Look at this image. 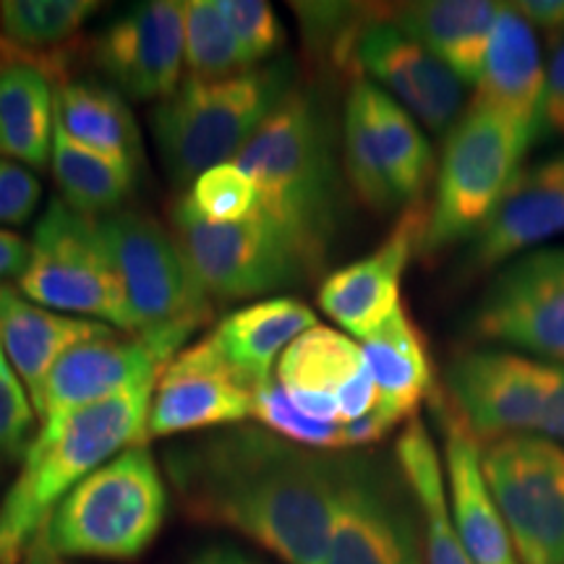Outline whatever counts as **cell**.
Segmentation results:
<instances>
[{
	"label": "cell",
	"mask_w": 564,
	"mask_h": 564,
	"mask_svg": "<svg viewBox=\"0 0 564 564\" xmlns=\"http://www.w3.org/2000/svg\"><path fill=\"white\" fill-rule=\"evenodd\" d=\"M178 505L196 523L243 535L282 564H324L340 457L262 426H230L162 455Z\"/></svg>",
	"instance_id": "6da1fadb"
},
{
	"label": "cell",
	"mask_w": 564,
	"mask_h": 564,
	"mask_svg": "<svg viewBox=\"0 0 564 564\" xmlns=\"http://www.w3.org/2000/svg\"><path fill=\"white\" fill-rule=\"evenodd\" d=\"M232 162L257 186V209L299 251L308 274L319 272L340 228L335 133L322 97L293 87Z\"/></svg>",
	"instance_id": "7a4b0ae2"
},
{
	"label": "cell",
	"mask_w": 564,
	"mask_h": 564,
	"mask_svg": "<svg viewBox=\"0 0 564 564\" xmlns=\"http://www.w3.org/2000/svg\"><path fill=\"white\" fill-rule=\"evenodd\" d=\"M160 377L40 426L11 489L0 499V564H19L51 512L84 478L133 444H147V415Z\"/></svg>",
	"instance_id": "3957f363"
},
{
	"label": "cell",
	"mask_w": 564,
	"mask_h": 564,
	"mask_svg": "<svg viewBox=\"0 0 564 564\" xmlns=\"http://www.w3.org/2000/svg\"><path fill=\"white\" fill-rule=\"evenodd\" d=\"M293 84V63L272 61L228 79H183L152 110V131L173 183H194L232 162L262 129Z\"/></svg>",
	"instance_id": "277c9868"
},
{
	"label": "cell",
	"mask_w": 564,
	"mask_h": 564,
	"mask_svg": "<svg viewBox=\"0 0 564 564\" xmlns=\"http://www.w3.org/2000/svg\"><path fill=\"white\" fill-rule=\"evenodd\" d=\"M167 486L147 444H133L84 478L37 533L66 560L131 562L165 525Z\"/></svg>",
	"instance_id": "5b68a950"
},
{
	"label": "cell",
	"mask_w": 564,
	"mask_h": 564,
	"mask_svg": "<svg viewBox=\"0 0 564 564\" xmlns=\"http://www.w3.org/2000/svg\"><path fill=\"white\" fill-rule=\"evenodd\" d=\"M531 144L533 139L510 118L470 102L444 137L421 251L440 253L455 243L474 241L520 173Z\"/></svg>",
	"instance_id": "8992f818"
},
{
	"label": "cell",
	"mask_w": 564,
	"mask_h": 564,
	"mask_svg": "<svg viewBox=\"0 0 564 564\" xmlns=\"http://www.w3.org/2000/svg\"><path fill=\"white\" fill-rule=\"evenodd\" d=\"M19 291L37 306L133 333L123 282L105 243L100 220L53 199L34 225Z\"/></svg>",
	"instance_id": "52a82bcc"
},
{
	"label": "cell",
	"mask_w": 564,
	"mask_h": 564,
	"mask_svg": "<svg viewBox=\"0 0 564 564\" xmlns=\"http://www.w3.org/2000/svg\"><path fill=\"white\" fill-rule=\"evenodd\" d=\"M105 243L123 282L133 335L178 352L212 314V299L171 230L150 215L121 209L100 220Z\"/></svg>",
	"instance_id": "ba28073f"
},
{
	"label": "cell",
	"mask_w": 564,
	"mask_h": 564,
	"mask_svg": "<svg viewBox=\"0 0 564 564\" xmlns=\"http://www.w3.org/2000/svg\"><path fill=\"white\" fill-rule=\"evenodd\" d=\"M171 232L212 301L257 299L312 278L299 251L259 209L241 223H207L178 199Z\"/></svg>",
	"instance_id": "9c48e42d"
},
{
	"label": "cell",
	"mask_w": 564,
	"mask_h": 564,
	"mask_svg": "<svg viewBox=\"0 0 564 564\" xmlns=\"http://www.w3.org/2000/svg\"><path fill=\"white\" fill-rule=\"evenodd\" d=\"M486 484L523 564H564V447L535 434L481 449Z\"/></svg>",
	"instance_id": "30bf717a"
},
{
	"label": "cell",
	"mask_w": 564,
	"mask_h": 564,
	"mask_svg": "<svg viewBox=\"0 0 564 564\" xmlns=\"http://www.w3.org/2000/svg\"><path fill=\"white\" fill-rule=\"evenodd\" d=\"M324 564H426L419 512L403 476L364 455H340Z\"/></svg>",
	"instance_id": "8fae6325"
},
{
	"label": "cell",
	"mask_w": 564,
	"mask_h": 564,
	"mask_svg": "<svg viewBox=\"0 0 564 564\" xmlns=\"http://www.w3.org/2000/svg\"><path fill=\"white\" fill-rule=\"evenodd\" d=\"M470 333L507 350L564 364V246L499 267L478 301Z\"/></svg>",
	"instance_id": "7c38bea8"
},
{
	"label": "cell",
	"mask_w": 564,
	"mask_h": 564,
	"mask_svg": "<svg viewBox=\"0 0 564 564\" xmlns=\"http://www.w3.org/2000/svg\"><path fill=\"white\" fill-rule=\"evenodd\" d=\"M444 387L457 421L491 444L539 432L549 366L514 350H465L449 361Z\"/></svg>",
	"instance_id": "4fadbf2b"
},
{
	"label": "cell",
	"mask_w": 564,
	"mask_h": 564,
	"mask_svg": "<svg viewBox=\"0 0 564 564\" xmlns=\"http://www.w3.org/2000/svg\"><path fill=\"white\" fill-rule=\"evenodd\" d=\"M91 63L118 95L165 100L181 87L186 63V6L150 0L110 21L91 40Z\"/></svg>",
	"instance_id": "5bb4252c"
},
{
	"label": "cell",
	"mask_w": 564,
	"mask_h": 564,
	"mask_svg": "<svg viewBox=\"0 0 564 564\" xmlns=\"http://www.w3.org/2000/svg\"><path fill=\"white\" fill-rule=\"evenodd\" d=\"M350 68L371 76L432 133L447 137L460 121L465 84L426 47L400 30L390 11H373L352 42Z\"/></svg>",
	"instance_id": "9a60e30c"
},
{
	"label": "cell",
	"mask_w": 564,
	"mask_h": 564,
	"mask_svg": "<svg viewBox=\"0 0 564 564\" xmlns=\"http://www.w3.org/2000/svg\"><path fill=\"white\" fill-rule=\"evenodd\" d=\"M251 408L253 390L207 335L165 364L152 394L144 440L238 426L251 419Z\"/></svg>",
	"instance_id": "2e32d148"
},
{
	"label": "cell",
	"mask_w": 564,
	"mask_h": 564,
	"mask_svg": "<svg viewBox=\"0 0 564 564\" xmlns=\"http://www.w3.org/2000/svg\"><path fill=\"white\" fill-rule=\"evenodd\" d=\"M423 230H426L423 204L405 207L379 249L324 278L319 306L329 319L340 324L345 335L366 340L403 306L400 303L403 274L413 253L421 251Z\"/></svg>",
	"instance_id": "e0dca14e"
},
{
	"label": "cell",
	"mask_w": 564,
	"mask_h": 564,
	"mask_svg": "<svg viewBox=\"0 0 564 564\" xmlns=\"http://www.w3.org/2000/svg\"><path fill=\"white\" fill-rule=\"evenodd\" d=\"M173 356L171 345L147 335H110L76 345L53 366L42 387L40 403L34 408L40 426L58 423L82 408L108 400L139 379L160 377Z\"/></svg>",
	"instance_id": "ac0fdd59"
},
{
	"label": "cell",
	"mask_w": 564,
	"mask_h": 564,
	"mask_svg": "<svg viewBox=\"0 0 564 564\" xmlns=\"http://www.w3.org/2000/svg\"><path fill=\"white\" fill-rule=\"evenodd\" d=\"M564 236V152L514 175L497 209L470 241L465 267L486 272Z\"/></svg>",
	"instance_id": "d6986e66"
},
{
	"label": "cell",
	"mask_w": 564,
	"mask_h": 564,
	"mask_svg": "<svg viewBox=\"0 0 564 564\" xmlns=\"http://www.w3.org/2000/svg\"><path fill=\"white\" fill-rule=\"evenodd\" d=\"M546 66L541 58L535 30L514 9L499 6L481 79L476 84V105L510 118L533 141L541 137V102H544Z\"/></svg>",
	"instance_id": "ffe728a7"
},
{
	"label": "cell",
	"mask_w": 564,
	"mask_h": 564,
	"mask_svg": "<svg viewBox=\"0 0 564 564\" xmlns=\"http://www.w3.org/2000/svg\"><path fill=\"white\" fill-rule=\"evenodd\" d=\"M442 434L449 510L465 552L474 564H523L514 552L497 499L486 484L481 442L457 421L453 411L442 413Z\"/></svg>",
	"instance_id": "44dd1931"
},
{
	"label": "cell",
	"mask_w": 564,
	"mask_h": 564,
	"mask_svg": "<svg viewBox=\"0 0 564 564\" xmlns=\"http://www.w3.org/2000/svg\"><path fill=\"white\" fill-rule=\"evenodd\" d=\"M110 335H116V329L108 324L51 312L17 288L0 285V345L30 392L34 408L53 366L70 348Z\"/></svg>",
	"instance_id": "7402d4cb"
},
{
	"label": "cell",
	"mask_w": 564,
	"mask_h": 564,
	"mask_svg": "<svg viewBox=\"0 0 564 564\" xmlns=\"http://www.w3.org/2000/svg\"><path fill=\"white\" fill-rule=\"evenodd\" d=\"M499 6L489 0H423L394 6L390 19L440 58L465 87H476Z\"/></svg>",
	"instance_id": "603a6c76"
},
{
	"label": "cell",
	"mask_w": 564,
	"mask_h": 564,
	"mask_svg": "<svg viewBox=\"0 0 564 564\" xmlns=\"http://www.w3.org/2000/svg\"><path fill=\"white\" fill-rule=\"evenodd\" d=\"M312 327H316V314L303 301L267 299L225 316L209 337L232 371L257 392L272 379V366L288 345Z\"/></svg>",
	"instance_id": "cb8c5ba5"
},
{
	"label": "cell",
	"mask_w": 564,
	"mask_h": 564,
	"mask_svg": "<svg viewBox=\"0 0 564 564\" xmlns=\"http://www.w3.org/2000/svg\"><path fill=\"white\" fill-rule=\"evenodd\" d=\"M398 470L411 491L419 512L423 562L426 564H474L457 535L449 510L447 478L432 434L421 419H411L394 444Z\"/></svg>",
	"instance_id": "d4e9b609"
},
{
	"label": "cell",
	"mask_w": 564,
	"mask_h": 564,
	"mask_svg": "<svg viewBox=\"0 0 564 564\" xmlns=\"http://www.w3.org/2000/svg\"><path fill=\"white\" fill-rule=\"evenodd\" d=\"M366 366L377 387V411L398 423L411 421L432 392L434 369L426 340L405 306H400L371 337L361 340Z\"/></svg>",
	"instance_id": "484cf974"
},
{
	"label": "cell",
	"mask_w": 564,
	"mask_h": 564,
	"mask_svg": "<svg viewBox=\"0 0 564 564\" xmlns=\"http://www.w3.org/2000/svg\"><path fill=\"white\" fill-rule=\"evenodd\" d=\"M55 87L42 63L0 66V152L34 171H45L55 144Z\"/></svg>",
	"instance_id": "4316f807"
},
{
	"label": "cell",
	"mask_w": 564,
	"mask_h": 564,
	"mask_svg": "<svg viewBox=\"0 0 564 564\" xmlns=\"http://www.w3.org/2000/svg\"><path fill=\"white\" fill-rule=\"evenodd\" d=\"M58 129L89 150L139 162L141 137L123 95L100 82H66L55 89Z\"/></svg>",
	"instance_id": "83f0119b"
},
{
	"label": "cell",
	"mask_w": 564,
	"mask_h": 564,
	"mask_svg": "<svg viewBox=\"0 0 564 564\" xmlns=\"http://www.w3.org/2000/svg\"><path fill=\"white\" fill-rule=\"evenodd\" d=\"M366 110H369L373 133H377L379 152L390 173L392 188L400 204L415 207L423 204L429 181L434 175V152L415 118L403 105L394 102L384 89L369 79H356Z\"/></svg>",
	"instance_id": "f1b7e54d"
},
{
	"label": "cell",
	"mask_w": 564,
	"mask_h": 564,
	"mask_svg": "<svg viewBox=\"0 0 564 564\" xmlns=\"http://www.w3.org/2000/svg\"><path fill=\"white\" fill-rule=\"evenodd\" d=\"M51 162L61 199L95 220L100 215L108 217L121 212L137 186L139 162L110 158L76 144L61 129H55Z\"/></svg>",
	"instance_id": "f546056e"
},
{
	"label": "cell",
	"mask_w": 564,
	"mask_h": 564,
	"mask_svg": "<svg viewBox=\"0 0 564 564\" xmlns=\"http://www.w3.org/2000/svg\"><path fill=\"white\" fill-rule=\"evenodd\" d=\"M369 371L364 348L333 327H316L288 345L280 356L274 379L288 392L329 394L340 400L348 384Z\"/></svg>",
	"instance_id": "4dcf8cb0"
},
{
	"label": "cell",
	"mask_w": 564,
	"mask_h": 564,
	"mask_svg": "<svg viewBox=\"0 0 564 564\" xmlns=\"http://www.w3.org/2000/svg\"><path fill=\"white\" fill-rule=\"evenodd\" d=\"M343 165L350 188L371 212L387 215V212L400 207L390 173L384 167L382 152H379L369 110H366V102L356 82H352L348 91L343 116Z\"/></svg>",
	"instance_id": "1f68e13d"
},
{
	"label": "cell",
	"mask_w": 564,
	"mask_h": 564,
	"mask_svg": "<svg viewBox=\"0 0 564 564\" xmlns=\"http://www.w3.org/2000/svg\"><path fill=\"white\" fill-rule=\"evenodd\" d=\"M97 9L95 0H6L0 3V34L19 51H34L42 58L37 51L66 45Z\"/></svg>",
	"instance_id": "d6a6232c"
},
{
	"label": "cell",
	"mask_w": 564,
	"mask_h": 564,
	"mask_svg": "<svg viewBox=\"0 0 564 564\" xmlns=\"http://www.w3.org/2000/svg\"><path fill=\"white\" fill-rule=\"evenodd\" d=\"M186 66L192 79L215 82L253 68L217 0H188Z\"/></svg>",
	"instance_id": "836d02e7"
},
{
	"label": "cell",
	"mask_w": 564,
	"mask_h": 564,
	"mask_svg": "<svg viewBox=\"0 0 564 564\" xmlns=\"http://www.w3.org/2000/svg\"><path fill=\"white\" fill-rule=\"evenodd\" d=\"M251 419L262 423L267 432L314 453H340L343 449L340 423H324L303 413L278 379H270L253 392Z\"/></svg>",
	"instance_id": "e575fe53"
},
{
	"label": "cell",
	"mask_w": 564,
	"mask_h": 564,
	"mask_svg": "<svg viewBox=\"0 0 564 564\" xmlns=\"http://www.w3.org/2000/svg\"><path fill=\"white\" fill-rule=\"evenodd\" d=\"M183 199L207 223H241L259 207L257 186L236 162L202 173Z\"/></svg>",
	"instance_id": "d590c367"
},
{
	"label": "cell",
	"mask_w": 564,
	"mask_h": 564,
	"mask_svg": "<svg viewBox=\"0 0 564 564\" xmlns=\"http://www.w3.org/2000/svg\"><path fill=\"white\" fill-rule=\"evenodd\" d=\"M34 405L0 345V463L24 460L34 442Z\"/></svg>",
	"instance_id": "8d00e7d4"
},
{
	"label": "cell",
	"mask_w": 564,
	"mask_h": 564,
	"mask_svg": "<svg viewBox=\"0 0 564 564\" xmlns=\"http://www.w3.org/2000/svg\"><path fill=\"white\" fill-rule=\"evenodd\" d=\"M217 3L253 68L282 51L285 30L270 3H262V0H217Z\"/></svg>",
	"instance_id": "74e56055"
},
{
	"label": "cell",
	"mask_w": 564,
	"mask_h": 564,
	"mask_svg": "<svg viewBox=\"0 0 564 564\" xmlns=\"http://www.w3.org/2000/svg\"><path fill=\"white\" fill-rule=\"evenodd\" d=\"M42 186L30 167L0 160V225H24L37 209Z\"/></svg>",
	"instance_id": "f35d334b"
},
{
	"label": "cell",
	"mask_w": 564,
	"mask_h": 564,
	"mask_svg": "<svg viewBox=\"0 0 564 564\" xmlns=\"http://www.w3.org/2000/svg\"><path fill=\"white\" fill-rule=\"evenodd\" d=\"M541 133H554L564 139V34L552 40L544 102H541Z\"/></svg>",
	"instance_id": "ab89813d"
},
{
	"label": "cell",
	"mask_w": 564,
	"mask_h": 564,
	"mask_svg": "<svg viewBox=\"0 0 564 564\" xmlns=\"http://www.w3.org/2000/svg\"><path fill=\"white\" fill-rule=\"evenodd\" d=\"M549 366V387L546 403L541 413L539 436L564 444V364H546Z\"/></svg>",
	"instance_id": "60d3db41"
},
{
	"label": "cell",
	"mask_w": 564,
	"mask_h": 564,
	"mask_svg": "<svg viewBox=\"0 0 564 564\" xmlns=\"http://www.w3.org/2000/svg\"><path fill=\"white\" fill-rule=\"evenodd\" d=\"M514 9L523 13L533 30H541L549 40L564 34V0H523V3H514Z\"/></svg>",
	"instance_id": "b9f144b4"
},
{
	"label": "cell",
	"mask_w": 564,
	"mask_h": 564,
	"mask_svg": "<svg viewBox=\"0 0 564 564\" xmlns=\"http://www.w3.org/2000/svg\"><path fill=\"white\" fill-rule=\"evenodd\" d=\"M26 259H30V243L17 232L0 230V285H6L3 280L17 278L24 272Z\"/></svg>",
	"instance_id": "7bdbcfd3"
},
{
	"label": "cell",
	"mask_w": 564,
	"mask_h": 564,
	"mask_svg": "<svg viewBox=\"0 0 564 564\" xmlns=\"http://www.w3.org/2000/svg\"><path fill=\"white\" fill-rule=\"evenodd\" d=\"M186 564H264V562H259L257 556L246 554L236 546L212 544V546L199 549V552H196Z\"/></svg>",
	"instance_id": "ee69618b"
},
{
	"label": "cell",
	"mask_w": 564,
	"mask_h": 564,
	"mask_svg": "<svg viewBox=\"0 0 564 564\" xmlns=\"http://www.w3.org/2000/svg\"><path fill=\"white\" fill-rule=\"evenodd\" d=\"M19 564H74V562L66 560V556L51 552V546H47L45 541L37 535V539L32 541V546L26 549V554L21 556Z\"/></svg>",
	"instance_id": "f6af8a7d"
},
{
	"label": "cell",
	"mask_w": 564,
	"mask_h": 564,
	"mask_svg": "<svg viewBox=\"0 0 564 564\" xmlns=\"http://www.w3.org/2000/svg\"><path fill=\"white\" fill-rule=\"evenodd\" d=\"M19 53H21L19 47H13L11 42H6L3 34H0V66H9V63L21 61Z\"/></svg>",
	"instance_id": "bcb514c9"
}]
</instances>
